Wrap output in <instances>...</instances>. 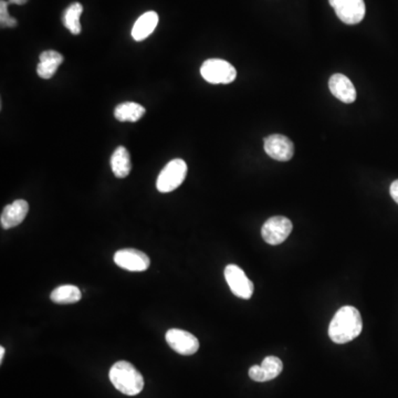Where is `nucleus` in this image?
I'll return each mask as SVG.
<instances>
[{
    "mask_svg": "<svg viewBox=\"0 0 398 398\" xmlns=\"http://www.w3.org/2000/svg\"><path fill=\"white\" fill-rule=\"evenodd\" d=\"M336 16L346 25L359 24L365 17L364 0H329Z\"/></svg>",
    "mask_w": 398,
    "mask_h": 398,
    "instance_id": "nucleus-5",
    "label": "nucleus"
},
{
    "mask_svg": "<svg viewBox=\"0 0 398 398\" xmlns=\"http://www.w3.org/2000/svg\"><path fill=\"white\" fill-rule=\"evenodd\" d=\"M363 329L361 313L357 308L346 306L338 310L329 327V336L336 344L351 342Z\"/></svg>",
    "mask_w": 398,
    "mask_h": 398,
    "instance_id": "nucleus-1",
    "label": "nucleus"
},
{
    "mask_svg": "<svg viewBox=\"0 0 398 398\" xmlns=\"http://www.w3.org/2000/svg\"><path fill=\"white\" fill-rule=\"evenodd\" d=\"M158 24V15L155 11H147L143 13L134 24L132 37L135 41H143L156 29Z\"/></svg>",
    "mask_w": 398,
    "mask_h": 398,
    "instance_id": "nucleus-15",
    "label": "nucleus"
},
{
    "mask_svg": "<svg viewBox=\"0 0 398 398\" xmlns=\"http://www.w3.org/2000/svg\"><path fill=\"white\" fill-rule=\"evenodd\" d=\"M187 164L181 158L170 160L163 168L156 181V187L160 193H170L181 186L186 179Z\"/></svg>",
    "mask_w": 398,
    "mask_h": 398,
    "instance_id": "nucleus-3",
    "label": "nucleus"
},
{
    "mask_svg": "<svg viewBox=\"0 0 398 398\" xmlns=\"http://www.w3.org/2000/svg\"><path fill=\"white\" fill-rule=\"evenodd\" d=\"M329 88L331 93L345 104H351L357 100V90L351 80L344 74H333L329 81Z\"/></svg>",
    "mask_w": 398,
    "mask_h": 398,
    "instance_id": "nucleus-13",
    "label": "nucleus"
},
{
    "mask_svg": "<svg viewBox=\"0 0 398 398\" xmlns=\"http://www.w3.org/2000/svg\"><path fill=\"white\" fill-rule=\"evenodd\" d=\"M283 364L277 357H267L260 365H254L249 369V378L254 382L263 383L278 378L282 372Z\"/></svg>",
    "mask_w": 398,
    "mask_h": 398,
    "instance_id": "nucleus-11",
    "label": "nucleus"
},
{
    "mask_svg": "<svg viewBox=\"0 0 398 398\" xmlns=\"http://www.w3.org/2000/svg\"><path fill=\"white\" fill-rule=\"evenodd\" d=\"M266 153L268 156L275 160L280 162H288L294 158V145L290 139L281 135V134H273L270 137H266L265 143Z\"/></svg>",
    "mask_w": 398,
    "mask_h": 398,
    "instance_id": "nucleus-10",
    "label": "nucleus"
},
{
    "mask_svg": "<svg viewBox=\"0 0 398 398\" xmlns=\"http://www.w3.org/2000/svg\"><path fill=\"white\" fill-rule=\"evenodd\" d=\"M111 168L116 177L125 179L131 173V158L124 146L118 147L111 156Z\"/></svg>",
    "mask_w": 398,
    "mask_h": 398,
    "instance_id": "nucleus-16",
    "label": "nucleus"
},
{
    "mask_svg": "<svg viewBox=\"0 0 398 398\" xmlns=\"http://www.w3.org/2000/svg\"><path fill=\"white\" fill-rule=\"evenodd\" d=\"M83 13V6L80 3L71 4L68 8L63 13V25L67 29L70 30L72 34H79L82 27L80 22V17Z\"/></svg>",
    "mask_w": 398,
    "mask_h": 398,
    "instance_id": "nucleus-18",
    "label": "nucleus"
},
{
    "mask_svg": "<svg viewBox=\"0 0 398 398\" xmlns=\"http://www.w3.org/2000/svg\"><path fill=\"white\" fill-rule=\"evenodd\" d=\"M28 0H9V4H13V5H25Z\"/></svg>",
    "mask_w": 398,
    "mask_h": 398,
    "instance_id": "nucleus-22",
    "label": "nucleus"
},
{
    "mask_svg": "<svg viewBox=\"0 0 398 398\" xmlns=\"http://www.w3.org/2000/svg\"><path fill=\"white\" fill-rule=\"evenodd\" d=\"M29 212V205L26 200L18 199L4 208L0 217V224L4 229H11L20 225Z\"/></svg>",
    "mask_w": 398,
    "mask_h": 398,
    "instance_id": "nucleus-12",
    "label": "nucleus"
},
{
    "mask_svg": "<svg viewBox=\"0 0 398 398\" xmlns=\"http://www.w3.org/2000/svg\"><path fill=\"white\" fill-rule=\"evenodd\" d=\"M81 296V291L78 287L66 284V286H61L55 289L50 298L55 303L71 304L80 301Z\"/></svg>",
    "mask_w": 398,
    "mask_h": 398,
    "instance_id": "nucleus-19",
    "label": "nucleus"
},
{
    "mask_svg": "<svg viewBox=\"0 0 398 398\" xmlns=\"http://www.w3.org/2000/svg\"><path fill=\"white\" fill-rule=\"evenodd\" d=\"M63 62V55L55 50H47L40 55L37 74L41 79H51Z\"/></svg>",
    "mask_w": 398,
    "mask_h": 398,
    "instance_id": "nucleus-14",
    "label": "nucleus"
},
{
    "mask_svg": "<svg viewBox=\"0 0 398 398\" xmlns=\"http://www.w3.org/2000/svg\"><path fill=\"white\" fill-rule=\"evenodd\" d=\"M109 378L113 386L124 395H137L144 387V378L129 362H116L111 367Z\"/></svg>",
    "mask_w": 398,
    "mask_h": 398,
    "instance_id": "nucleus-2",
    "label": "nucleus"
},
{
    "mask_svg": "<svg viewBox=\"0 0 398 398\" xmlns=\"http://www.w3.org/2000/svg\"><path fill=\"white\" fill-rule=\"evenodd\" d=\"M200 74L210 83L228 84L236 79L237 71L228 61L210 59L203 63Z\"/></svg>",
    "mask_w": 398,
    "mask_h": 398,
    "instance_id": "nucleus-4",
    "label": "nucleus"
},
{
    "mask_svg": "<svg viewBox=\"0 0 398 398\" xmlns=\"http://www.w3.org/2000/svg\"><path fill=\"white\" fill-rule=\"evenodd\" d=\"M5 353H6L5 348H4V346H1V348H0V362L4 361V357H5Z\"/></svg>",
    "mask_w": 398,
    "mask_h": 398,
    "instance_id": "nucleus-23",
    "label": "nucleus"
},
{
    "mask_svg": "<svg viewBox=\"0 0 398 398\" xmlns=\"http://www.w3.org/2000/svg\"><path fill=\"white\" fill-rule=\"evenodd\" d=\"M390 193L392 198L398 204V179L397 181H393L392 185H390Z\"/></svg>",
    "mask_w": 398,
    "mask_h": 398,
    "instance_id": "nucleus-21",
    "label": "nucleus"
},
{
    "mask_svg": "<svg viewBox=\"0 0 398 398\" xmlns=\"http://www.w3.org/2000/svg\"><path fill=\"white\" fill-rule=\"evenodd\" d=\"M8 5V1H0V24L3 28H13L17 26L16 19L9 16Z\"/></svg>",
    "mask_w": 398,
    "mask_h": 398,
    "instance_id": "nucleus-20",
    "label": "nucleus"
},
{
    "mask_svg": "<svg viewBox=\"0 0 398 398\" xmlns=\"http://www.w3.org/2000/svg\"><path fill=\"white\" fill-rule=\"evenodd\" d=\"M225 279L235 296L245 300L252 298L254 290V283L238 266H227L225 269Z\"/></svg>",
    "mask_w": 398,
    "mask_h": 398,
    "instance_id": "nucleus-7",
    "label": "nucleus"
},
{
    "mask_svg": "<svg viewBox=\"0 0 398 398\" xmlns=\"http://www.w3.org/2000/svg\"><path fill=\"white\" fill-rule=\"evenodd\" d=\"M114 262L122 269L133 273H142L149 269L151 260L144 252L137 249L126 248L118 250L114 254Z\"/></svg>",
    "mask_w": 398,
    "mask_h": 398,
    "instance_id": "nucleus-8",
    "label": "nucleus"
},
{
    "mask_svg": "<svg viewBox=\"0 0 398 398\" xmlns=\"http://www.w3.org/2000/svg\"><path fill=\"white\" fill-rule=\"evenodd\" d=\"M166 342L170 348L181 355H193L199 348V341L196 336L187 331L170 329L166 333Z\"/></svg>",
    "mask_w": 398,
    "mask_h": 398,
    "instance_id": "nucleus-9",
    "label": "nucleus"
},
{
    "mask_svg": "<svg viewBox=\"0 0 398 398\" xmlns=\"http://www.w3.org/2000/svg\"><path fill=\"white\" fill-rule=\"evenodd\" d=\"M144 107H142L139 103L125 102L121 103L114 110V116L120 122H137L139 118L144 116Z\"/></svg>",
    "mask_w": 398,
    "mask_h": 398,
    "instance_id": "nucleus-17",
    "label": "nucleus"
},
{
    "mask_svg": "<svg viewBox=\"0 0 398 398\" xmlns=\"http://www.w3.org/2000/svg\"><path fill=\"white\" fill-rule=\"evenodd\" d=\"M294 226L291 220L283 216L269 218L261 228V236L267 244L277 246L290 236Z\"/></svg>",
    "mask_w": 398,
    "mask_h": 398,
    "instance_id": "nucleus-6",
    "label": "nucleus"
}]
</instances>
